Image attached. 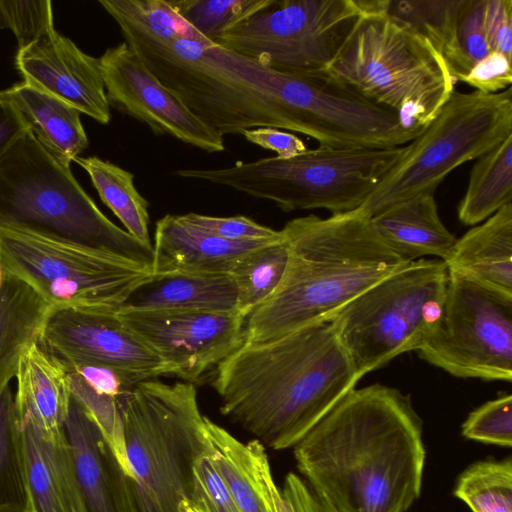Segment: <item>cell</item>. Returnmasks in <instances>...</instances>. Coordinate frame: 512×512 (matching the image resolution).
Listing matches in <instances>:
<instances>
[{
	"mask_svg": "<svg viewBox=\"0 0 512 512\" xmlns=\"http://www.w3.org/2000/svg\"><path fill=\"white\" fill-rule=\"evenodd\" d=\"M38 344L63 365L113 369L135 383L175 375L117 312L59 309L47 317Z\"/></svg>",
	"mask_w": 512,
	"mask_h": 512,
	"instance_id": "5bb4252c",
	"label": "cell"
},
{
	"mask_svg": "<svg viewBox=\"0 0 512 512\" xmlns=\"http://www.w3.org/2000/svg\"><path fill=\"white\" fill-rule=\"evenodd\" d=\"M0 28L13 32L18 50L54 30L50 0H0Z\"/></svg>",
	"mask_w": 512,
	"mask_h": 512,
	"instance_id": "836d02e7",
	"label": "cell"
},
{
	"mask_svg": "<svg viewBox=\"0 0 512 512\" xmlns=\"http://www.w3.org/2000/svg\"><path fill=\"white\" fill-rule=\"evenodd\" d=\"M461 432L470 440L511 447L512 395H500L474 409L463 422Z\"/></svg>",
	"mask_w": 512,
	"mask_h": 512,
	"instance_id": "d590c367",
	"label": "cell"
},
{
	"mask_svg": "<svg viewBox=\"0 0 512 512\" xmlns=\"http://www.w3.org/2000/svg\"><path fill=\"white\" fill-rule=\"evenodd\" d=\"M449 270L436 327L417 350L458 378L512 379V294Z\"/></svg>",
	"mask_w": 512,
	"mask_h": 512,
	"instance_id": "7c38bea8",
	"label": "cell"
},
{
	"mask_svg": "<svg viewBox=\"0 0 512 512\" xmlns=\"http://www.w3.org/2000/svg\"><path fill=\"white\" fill-rule=\"evenodd\" d=\"M64 430L86 512H139L130 476L98 425L72 396Z\"/></svg>",
	"mask_w": 512,
	"mask_h": 512,
	"instance_id": "e0dca14e",
	"label": "cell"
},
{
	"mask_svg": "<svg viewBox=\"0 0 512 512\" xmlns=\"http://www.w3.org/2000/svg\"><path fill=\"white\" fill-rule=\"evenodd\" d=\"M50 306L0 266V395L16 376L20 355L38 342Z\"/></svg>",
	"mask_w": 512,
	"mask_h": 512,
	"instance_id": "4316f807",
	"label": "cell"
},
{
	"mask_svg": "<svg viewBox=\"0 0 512 512\" xmlns=\"http://www.w3.org/2000/svg\"><path fill=\"white\" fill-rule=\"evenodd\" d=\"M183 512H240L210 457L209 443L194 464L191 491Z\"/></svg>",
	"mask_w": 512,
	"mask_h": 512,
	"instance_id": "e575fe53",
	"label": "cell"
},
{
	"mask_svg": "<svg viewBox=\"0 0 512 512\" xmlns=\"http://www.w3.org/2000/svg\"><path fill=\"white\" fill-rule=\"evenodd\" d=\"M121 321L167 362L182 381L194 383L244 342L246 319L238 313L132 309Z\"/></svg>",
	"mask_w": 512,
	"mask_h": 512,
	"instance_id": "4fadbf2b",
	"label": "cell"
},
{
	"mask_svg": "<svg viewBox=\"0 0 512 512\" xmlns=\"http://www.w3.org/2000/svg\"><path fill=\"white\" fill-rule=\"evenodd\" d=\"M205 425L210 457L240 512H293L259 440L243 443L207 417Z\"/></svg>",
	"mask_w": 512,
	"mask_h": 512,
	"instance_id": "ffe728a7",
	"label": "cell"
},
{
	"mask_svg": "<svg viewBox=\"0 0 512 512\" xmlns=\"http://www.w3.org/2000/svg\"><path fill=\"white\" fill-rule=\"evenodd\" d=\"M484 26L491 51L512 59V0H486Z\"/></svg>",
	"mask_w": 512,
	"mask_h": 512,
	"instance_id": "f35d334b",
	"label": "cell"
},
{
	"mask_svg": "<svg viewBox=\"0 0 512 512\" xmlns=\"http://www.w3.org/2000/svg\"><path fill=\"white\" fill-rule=\"evenodd\" d=\"M0 266L28 285L52 311L117 312L154 279L150 265L12 225H0Z\"/></svg>",
	"mask_w": 512,
	"mask_h": 512,
	"instance_id": "ba28073f",
	"label": "cell"
},
{
	"mask_svg": "<svg viewBox=\"0 0 512 512\" xmlns=\"http://www.w3.org/2000/svg\"><path fill=\"white\" fill-rule=\"evenodd\" d=\"M28 130L29 125L8 90H0V158Z\"/></svg>",
	"mask_w": 512,
	"mask_h": 512,
	"instance_id": "60d3db41",
	"label": "cell"
},
{
	"mask_svg": "<svg viewBox=\"0 0 512 512\" xmlns=\"http://www.w3.org/2000/svg\"><path fill=\"white\" fill-rule=\"evenodd\" d=\"M404 146H319L289 159L275 156L238 161L225 168L180 169L173 174L271 201L284 212L324 209L332 215L358 209L398 160Z\"/></svg>",
	"mask_w": 512,
	"mask_h": 512,
	"instance_id": "8992f818",
	"label": "cell"
},
{
	"mask_svg": "<svg viewBox=\"0 0 512 512\" xmlns=\"http://www.w3.org/2000/svg\"><path fill=\"white\" fill-rule=\"evenodd\" d=\"M15 423L33 510L86 512L65 430L51 436L28 423Z\"/></svg>",
	"mask_w": 512,
	"mask_h": 512,
	"instance_id": "ac0fdd59",
	"label": "cell"
},
{
	"mask_svg": "<svg viewBox=\"0 0 512 512\" xmlns=\"http://www.w3.org/2000/svg\"><path fill=\"white\" fill-rule=\"evenodd\" d=\"M512 200V135L477 158L457 214L465 225L482 223Z\"/></svg>",
	"mask_w": 512,
	"mask_h": 512,
	"instance_id": "83f0119b",
	"label": "cell"
},
{
	"mask_svg": "<svg viewBox=\"0 0 512 512\" xmlns=\"http://www.w3.org/2000/svg\"><path fill=\"white\" fill-rule=\"evenodd\" d=\"M177 14L212 43L271 0H169Z\"/></svg>",
	"mask_w": 512,
	"mask_h": 512,
	"instance_id": "d6a6232c",
	"label": "cell"
},
{
	"mask_svg": "<svg viewBox=\"0 0 512 512\" xmlns=\"http://www.w3.org/2000/svg\"><path fill=\"white\" fill-rule=\"evenodd\" d=\"M75 162L87 172L101 201L120 220L125 231L143 246L152 249L149 203L135 187L134 175L96 156H79Z\"/></svg>",
	"mask_w": 512,
	"mask_h": 512,
	"instance_id": "f1b7e54d",
	"label": "cell"
},
{
	"mask_svg": "<svg viewBox=\"0 0 512 512\" xmlns=\"http://www.w3.org/2000/svg\"><path fill=\"white\" fill-rule=\"evenodd\" d=\"M446 265L448 269L512 294V203L457 238Z\"/></svg>",
	"mask_w": 512,
	"mask_h": 512,
	"instance_id": "603a6c76",
	"label": "cell"
},
{
	"mask_svg": "<svg viewBox=\"0 0 512 512\" xmlns=\"http://www.w3.org/2000/svg\"><path fill=\"white\" fill-rule=\"evenodd\" d=\"M0 225L27 227L150 265L152 249L107 218L28 130L0 158Z\"/></svg>",
	"mask_w": 512,
	"mask_h": 512,
	"instance_id": "52a82bcc",
	"label": "cell"
},
{
	"mask_svg": "<svg viewBox=\"0 0 512 512\" xmlns=\"http://www.w3.org/2000/svg\"><path fill=\"white\" fill-rule=\"evenodd\" d=\"M512 135L511 87L495 94L454 90L436 117L404 146L395 164L356 210L371 218L416 195Z\"/></svg>",
	"mask_w": 512,
	"mask_h": 512,
	"instance_id": "30bf717a",
	"label": "cell"
},
{
	"mask_svg": "<svg viewBox=\"0 0 512 512\" xmlns=\"http://www.w3.org/2000/svg\"><path fill=\"white\" fill-rule=\"evenodd\" d=\"M391 4L384 0L355 21L325 72L422 132L456 81L432 40L418 25L392 13Z\"/></svg>",
	"mask_w": 512,
	"mask_h": 512,
	"instance_id": "277c9868",
	"label": "cell"
},
{
	"mask_svg": "<svg viewBox=\"0 0 512 512\" xmlns=\"http://www.w3.org/2000/svg\"><path fill=\"white\" fill-rule=\"evenodd\" d=\"M15 66L28 84L56 96L100 124L111 119L99 58L55 29L19 49Z\"/></svg>",
	"mask_w": 512,
	"mask_h": 512,
	"instance_id": "2e32d148",
	"label": "cell"
},
{
	"mask_svg": "<svg viewBox=\"0 0 512 512\" xmlns=\"http://www.w3.org/2000/svg\"><path fill=\"white\" fill-rule=\"evenodd\" d=\"M109 105L144 124L208 153L222 152L224 139L203 123L146 67L123 41L99 57Z\"/></svg>",
	"mask_w": 512,
	"mask_h": 512,
	"instance_id": "9a60e30c",
	"label": "cell"
},
{
	"mask_svg": "<svg viewBox=\"0 0 512 512\" xmlns=\"http://www.w3.org/2000/svg\"><path fill=\"white\" fill-rule=\"evenodd\" d=\"M15 378V420L51 436L64 433L71 392L63 365L33 342L20 355Z\"/></svg>",
	"mask_w": 512,
	"mask_h": 512,
	"instance_id": "44dd1931",
	"label": "cell"
},
{
	"mask_svg": "<svg viewBox=\"0 0 512 512\" xmlns=\"http://www.w3.org/2000/svg\"><path fill=\"white\" fill-rule=\"evenodd\" d=\"M377 236L406 262L427 256L447 262L457 238L438 214L434 193L427 192L369 218Z\"/></svg>",
	"mask_w": 512,
	"mask_h": 512,
	"instance_id": "7402d4cb",
	"label": "cell"
},
{
	"mask_svg": "<svg viewBox=\"0 0 512 512\" xmlns=\"http://www.w3.org/2000/svg\"><path fill=\"white\" fill-rule=\"evenodd\" d=\"M281 492L293 512H334L295 473L286 476Z\"/></svg>",
	"mask_w": 512,
	"mask_h": 512,
	"instance_id": "b9f144b4",
	"label": "cell"
},
{
	"mask_svg": "<svg viewBox=\"0 0 512 512\" xmlns=\"http://www.w3.org/2000/svg\"><path fill=\"white\" fill-rule=\"evenodd\" d=\"M288 261L284 234L241 257L230 270L239 299V313L245 319L276 290Z\"/></svg>",
	"mask_w": 512,
	"mask_h": 512,
	"instance_id": "f546056e",
	"label": "cell"
},
{
	"mask_svg": "<svg viewBox=\"0 0 512 512\" xmlns=\"http://www.w3.org/2000/svg\"><path fill=\"white\" fill-rule=\"evenodd\" d=\"M214 371L221 413L274 450L293 448L360 380L330 321L243 343Z\"/></svg>",
	"mask_w": 512,
	"mask_h": 512,
	"instance_id": "7a4b0ae2",
	"label": "cell"
},
{
	"mask_svg": "<svg viewBox=\"0 0 512 512\" xmlns=\"http://www.w3.org/2000/svg\"><path fill=\"white\" fill-rule=\"evenodd\" d=\"M281 230L288 246L284 275L273 294L247 317L243 343L329 321L355 297L409 263L356 211L294 218Z\"/></svg>",
	"mask_w": 512,
	"mask_h": 512,
	"instance_id": "3957f363",
	"label": "cell"
},
{
	"mask_svg": "<svg viewBox=\"0 0 512 512\" xmlns=\"http://www.w3.org/2000/svg\"><path fill=\"white\" fill-rule=\"evenodd\" d=\"M382 0H271L227 30L217 45L273 70L320 76L345 36Z\"/></svg>",
	"mask_w": 512,
	"mask_h": 512,
	"instance_id": "8fae6325",
	"label": "cell"
},
{
	"mask_svg": "<svg viewBox=\"0 0 512 512\" xmlns=\"http://www.w3.org/2000/svg\"><path fill=\"white\" fill-rule=\"evenodd\" d=\"M122 307L240 314L238 290L230 273L154 278L138 289Z\"/></svg>",
	"mask_w": 512,
	"mask_h": 512,
	"instance_id": "d4e9b609",
	"label": "cell"
},
{
	"mask_svg": "<svg viewBox=\"0 0 512 512\" xmlns=\"http://www.w3.org/2000/svg\"><path fill=\"white\" fill-rule=\"evenodd\" d=\"M448 277L439 259L409 262L329 320L359 379L424 344L441 318Z\"/></svg>",
	"mask_w": 512,
	"mask_h": 512,
	"instance_id": "9c48e42d",
	"label": "cell"
},
{
	"mask_svg": "<svg viewBox=\"0 0 512 512\" xmlns=\"http://www.w3.org/2000/svg\"><path fill=\"white\" fill-rule=\"evenodd\" d=\"M257 241H230L202 231L167 214L155 226L152 244L154 278L178 274L229 273L247 253L279 238Z\"/></svg>",
	"mask_w": 512,
	"mask_h": 512,
	"instance_id": "d6986e66",
	"label": "cell"
},
{
	"mask_svg": "<svg viewBox=\"0 0 512 512\" xmlns=\"http://www.w3.org/2000/svg\"><path fill=\"white\" fill-rule=\"evenodd\" d=\"M0 512H25V511L17 506L0 505Z\"/></svg>",
	"mask_w": 512,
	"mask_h": 512,
	"instance_id": "7bdbcfd3",
	"label": "cell"
},
{
	"mask_svg": "<svg viewBox=\"0 0 512 512\" xmlns=\"http://www.w3.org/2000/svg\"><path fill=\"white\" fill-rule=\"evenodd\" d=\"M7 90L41 146L58 163L70 167L89 144L81 113L25 81Z\"/></svg>",
	"mask_w": 512,
	"mask_h": 512,
	"instance_id": "cb8c5ba5",
	"label": "cell"
},
{
	"mask_svg": "<svg viewBox=\"0 0 512 512\" xmlns=\"http://www.w3.org/2000/svg\"><path fill=\"white\" fill-rule=\"evenodd\" d=\"M293 449L305 482L334 512H406L420 496L423 422L394 387L352 389Z\"/></svg>",
	"mask_w": 512,
	"mask_h": 512,
	"instance_id": "6da1fadb",
	"label": "cell"
},
{
	"mask_svg": "<svg viewBox=\"0 0 512 512\" xmlns=\"http://www.w3.org/2000/svg\"><path fill=\"white\" fill-rule=\"evenodd\" d=\"M454 495L473 512H512V460L486 459L457 478Z\"/></svg>",
	"mask_w": 512,
	"mask_h": 512,
	"instance_id": "4dcf8cb0",
	"label": "cell"
},
{
	"mask_svg": "<svg viewBox=\"0 0 512 512\" xmlns=\"http://www.w3.org/2000/svg\"><path fill=\"white\" fill-rule=\"evenodd\" d=\"M511 60L500 53L491 52L461 82L486 94L504 91L512 83Z\"/></svg>",
	"mask_w": 512,
	"mask_h": 512,
	"instance_id": "74e56055",
	"label": "cell"
},
{
	"mask_svg": "<svg viewBox=\"0 0 512 512\" xmlns=\"http://www.w3.org/2000/svg\"><path fill=\"white\" fill-rule=\"evenodd\" d=\"M241 135L252 144L276 152V157L281 159L293 158L308 150L300 137L277 128L247 129Z\"/></svg>",
	"mask_w": 512,
	"mask_h": 512,
	"instance_id": "ab89813d",
	"label": "cell"
},
{
	"mask_svg": "<svg viewBox=\"0 0 512 512\" xmlns=\"http://www.w3.org/2000/svg\"><path fill=\"white\" fill-rule=\"evenodd\" d=\"M119 402L139 512H183L194 464L208 447L194 383L141 381Z\"/></svg>",
	"mask_w": 512,
	"mask_h": 512,
	"instance_id": "5b68a950",
	"label": "cell"
},
{
	"mask_svg": "<svg viewBox=\"0 0 512 512\" xmlns=\"http://www.w3.org/2000/svg\"><path fill=\"white\" fill-rule=\"evenodd\" d=\"M28 512H35V511L32 509V510H30V511H28Z\"/></svg>",
	"mask_w": 512,
	"mask_h": 512,
	"instance_id": "ee69618b",
	"label": "cell"
},
{
	"mask_svg": "<svg viewBox=\"0 0 512 512\" xmlns=\"http://www.w3.org/2000/svg\"><path fill=\"white\" fill-rule=\"evenodd\" d=\"M178 217L199 231L230 241L267 240L280 234V230H274L242 215L217 217L190 212Z\"/></svg>",
	"mask_w": 512,
	"mask_h": 512,
	"instance_id": "8d00e7d4",
	"label": "cell"
},
{
	"mask_svg": "<svg viewBox=\"0 0 512 512\" xmlns=\"http://www.w3.org/2000/svg\"><path fill=\"white\" fill-rule=\"evenodd\" d=\"M0 505L32 510L24 476L13 395L7 386L0 395Z\"/></svg>",
	"mask_w": 512,
	"mask_h": 512,
	"instance_id": "1f68e13d",
	"label": "cell"
},
{
	"mask_svg": "<svg viewBox=\"0 0 512 512\" xmlns=\"http://www.w3.org/2000/svg\"><path fill=\"white\" fill-rule=\"evenodd\" d=\"M485 1L441 2L435 19L420 27L440 51L456 82L492 52L484 26Z\"/></svg>",
	"mask_w": 512,
	"mask_h": 512,
	"instance_id": "484cf974",
	"label": "cell"
}]
</instances>
